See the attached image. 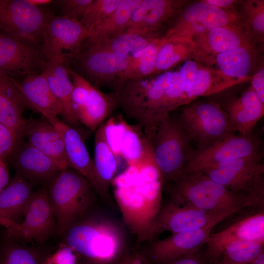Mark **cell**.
Returning <instances> with one entry per match:
<instances>
[{
    "label": "cell",
    "mask_w": 264,
    "mask_h": 264,
    "mask_svg": "<svg viewBox=\"0 0 264 264\" xmlns=\"http://www.w3.org/2000/svg\"><path fill=\"white\" fill-rule=\"evenodd\" d=\"M110 184L125 226L138 244L149 241L162 207L163 178L155 163L128 166Z\"/></svg>",
    "instance_id": "6da1fadb"
},
{
    "label": "cell",
    "mask_w": 264,
    "mask_h": 264,
    "mask_svg": "<svg viewBox=\"0 0 264 264\" xmlns=\"http://www.w3.org/2000/svg\"><path fill=\"white\" fill-rule=\"evenodd\" d=\"M170 200L219 214L232 216L243 208L264 209V204L248 196L234 193L200 171L182 174L166 190Z\"/></svg>",
    "instance_id": "7a4b0ae2"
},
{
    "label": "cell",
    "mask_w": 264,
    "mask_h": 264,
    "mask_svg": "<svg viewBox=\"0 0 264 264\" xmlns=\"http://www.w3.org/2000/svg\"><path fill=\"white\" fill-rule=\"evenodd\" d=\"M65 235V243L96 264L112 263L124 246V234L120 226L103 217L75 222Z\"/></svg>",
    "instance_id": "3957f363"
},
{
    "label": "cell",
    "mask_w": 264,
    "mask_h": 264,
    "mask_svg": "<svg viewBox=\"0 0 264 264\" xmlns=\"http://www.w3.org/2000/svg\"><path fill=\"white\" fill-rule=\"evenodd\" d=\"M151 145L154 163L166 190L181 175L194 151L191 139L176 119L171 114L163 118L154 131L145 134Z\"/></svg>",
    "instance_id": "277c9868"
},
{
    "label": "cell",
    "mask_w": 264,
    "mask_h": 264,
    "mask_svg": "<svg viewBox=\"0 0 264 264\" xmlns=\"http://www.w3.org/2000/svg\"><path fill=\"white\" fill-rule=\"evenodd\" d=\"M47 191L60 236L92 206L97 195L88 180L71 168L60 173L51 181Z\"/></svg>",
    "instance_id": "5b68a950"
},
{
    "label": "cell",
    "mask_w": 264,
    "mask_h": 264,
    "mask_svg": "<svg viewBox=\"0 0 264 264\" xmlns=\"http://www.w3.org/2000/svg\"><path fill=\"white\" fill-rule=\"evenodd\" d=\"M129 58L119 56L86 40L72 53H66V61L76 72L100 89L117 91L125 80Z\"/></svg>",
    "instance_id": "8992f818"
},
{
    "label": "cell",
    "mask_w": 264,
    "mask_h": 264,
    "mask_svg": "<svg viewBox=\"0 0 264 264\" xmlns=\"http://www.w3.org/2000/svg\"><path fill=\"white\" fill-rule=\"evenodd\" d=\"M263 154L242 157L204 168L205 176L229 190L264 204Z\"/></svg>",
    "instance_id": "52a82bcc"
},
{
    "label": "cell",
    "mask_w": 264,
    "mask_h": 264,
    "mask_svg": "<svg viewBox=\"0 0 264 264\" xmlns=\"http://www.w3.org/2000/svg\"><path fill=\"white\" fill-rule=\"evenodd\" d=\"M191 140L202 150L235 132L223 108L213 102L185 105L176 119Z\"/></svg>",
    "instance_id": "ba28073f"
},
{
    "label": "cell",
    "mask_w": 264,
    "mask_h": 264,
    "mask_svg": "<svg viewBox=\"0 0 264 264\" xmlns=\"http://www.w3.org/2000/svg\"><path fill=\"white\" fill-rule=\"evenodd\" d=\"M65 65L73 84L71 103L74 114L80 122L94 131L117 108L114 92L106 93Z\"/></svg>",
    "instance_id": "9c48e42d"
},
{
    "label": "cell",
    "mask_w": 264,
    "mask_h": 264,
    "mask_svg": "<svg viewBox=\"0 0 264 264\" xmlns=\"http://www.w3.org/2000/svg\"><path fill=\"white\" fill-rule=\"evenodd\" d=\"M163 37L167 41L190 39L195 34L216 27L243 25L240 13L234 9H222L203 0L186 6L178 14Z\"/></svg>",
    "instance_id": "30bf717a"
},
{
    "label": "cell",
    "mask_w": 264,
    "mask_h": 264,
    "mask_svg": "<svg viewBox=\"0 0 264 264\" xmlns=\"http://www.w3.org/2000/svg\"><path fill=\"white\" fill-rule=\"evenodd\" d=\"M52 16L27 0H0V29L37 44L41 45L45 25Z\"/></svg>",
    "instance_id": "8fae6325"
},
{
    "label": "cell",
    "mask_w": 264,
    "mask_h": 264,
    "mask_svg": "<svg viewBox=\"0 0 264 264\" xmlns=\"http://www.w3.org/2000/svg\"><path fill=\"white\" fill-rule=\"evenodd\" d=\"M55 220L47 188L44 184L40 189L32 193L22 221L9 223L3 227L9 241L43 242L56 228Z\"/></svg>",
    "instance_id": "7c38bea8"
},
{
    "label": "cell",
    "mask_w": 264,
    "mask_h": 264,
    "mask_svg": "<svg viewBox=\"0 0 264 264\" xmlns=\"http://www.w3.org/2000/svg\"><path fill=\"white\" fill-rule=\"evenodd\" d=\"M260 145L253 134L248 136L231 134L206 148L195 150L182 174L200 171L230 160L263 154Z\"/></svg>",
    "instance_id": "4fadbf2b"
},
{
    "label": "cell",
    "mask_w": 264,
    "mask_h": 264,
    "mask_svg": "<svg viewBox=\"0 0 264 264\" xmlns=\"http://www.w3.org/2000/svg\"><path fill=\"white\" fill-rule=\"evenodd\" d=\"M230 216L201 210L170 200L162 206L152 227L149 241L162 232L176 233L218 224Z\"/></svg>",
    "instance_id": "5bb4252c"
},
{
    "label": "cell",
    "mask_w": 264,
    "mask_h": 264,
    "mask_svg": "<svg viewBox=\"0 0 264 264\" xmlns=\"http://www.w3.org/2000/svg\"><path fill=\"white\" fill-rule=\"evenodd\" d=\"M191 58L207 66L216 56L239 47L253 45V40L243 25L216 27L198 32L191 38Z\"/></svg>",
    "instance_id": "9a60e30c"
},
{
    "label": "cell",
    "mask_w": 264,
    "mask_h": 264,
    "mask_svg": "<svg viewBox=\"0 0 264 264\" xmlns=\"http://www.w3.org/2000/svg\"><path fill=\"white\" fill-rule=\"evenodd\" d=\"M45 118L55 128L63 139L69 168L83 175L91 185L97 195L104 201L112 205V200L104 191L94 161L80 132L77 129L60 120L58 116H48Z\"/></svg>",
    "instance_id": "2e32d148"
},
{
    "label": "cell",
    "mask_w": 264,
    "mask_h": 264,
    "mask_svg": "<svg viewBox=\"0 0 264 264\" xmlns=\"http://www.w3.org/2000/svg\"><path fill=\"white\" fill-rule=\"evenodd\" d=\"M89 32L79 21L52 16L48 21L41 44L46 59L65 60L64 51L72 53L88 38Z\"/></svg>",
    "instance_id": "e0dca14e"
},
{
    "label": "cell",
    "mask_w": 264,
    "mask_h": 264,
    "mask_svg": "<svg viewBox=\"0 0 264 264\" xmlns=\"http://www.w3.org/2000/svg\"><path fill=\"white\" fill-rule=\"evenodd\" d=\"M46 59L41 45L0 33V72L27 76L42 72Z\"/></svg>",
    "instance_id": "ac0fdd59"
},
{
    "label": "cell",
    "mask_w": 264,
    "mask_h": 264,
    "mask_svg": "<svg viewBox=\"0 0 264 264\" xmlns=\"http://www.w3.org/2000/svg\"><path fill=\"white\" fill-rule=\"evenodd\" d=\"M213 224L197 229L172 234L161 240H154L146 255L154 264H166L173 260L198 252L206 244Z\"/></svg>",
    "instance_id": "d6986e66"
},
{
    "label": "cell",
    "mask_w": 264,
    "mask_h": 264,
    "mask_svg": "<svg viewBox=\"0 0 264 264\" xmlns=\"http://www.w3.org/2000/svg\"><path fill=\"white\" fill-rule=\"evenodd\" d=\"M8 158L16 172L31 185L51 181L60 173L66 170L27 141H23L15 147Z\"/></svg>",
    "instance_id": "ffe728a7"
},
{
    "label": "cell",
    "mask_w": 264,
    "mask_h": 264,
    "mask_svg": "<svg viewBox=\"0 0 264 264\" xmlns=\"http://www.w3.org/2000/svg\"><path fill=\"white\" fill-rule=\"evenodd\" d=\"M110 147L128 166L154 162L151 145L141 127L128 124L120 116L112 131Z\"/></svg>",
    "instance_id": "44dd1931"
},
{
    "label": "cell",
    "mask_w": 264,
    "mask_h": 264,
    "mask_svg": "<svg viewBox=\"0 0 264 264\" xmlns=\"http://www.w3.org/2000/svg\"><path fill=\"white\" fill-rule=\"evenodd\" d=\"M185 3L179 0H142L126 30L158 34L164 23L181 12Z\"/></svg>",
    "instance_id": "7402d4cb"
},
{
    "label": "cell",
    "mask_w": 264,
    "mask_h": 264,
    "mask_svg": "<svg viewBox=\"0 0 264 264\" xmlns=\"http://www.w3.org/2000/svg\"><path fill=\"white\" fill-rule=\"evenodd\" d=\"M264 243V210L254 213L220 232L210 233L207 242L209 259H214L227 243L234 241Z\"/></svg>",
    "instance_id": "603a6c76"
},
{
    "label": "cell",
    "mask_w": 264,
    "mask_h": 264,
    "mask_svg": "<svg viewBox=\"0 0 264 264\" xmlns=\"http://www.w3.org/2000/svg\"><path fill=\"white\" fill-rule=\"evenodd\" d=\"M11 79L26 107L40 113L44 118L62 115L61 105L41 73L28 75L21 83L12 77Z\"/></svg>",
    "instance_id": "cb8c5ba5"
},
{
    "label": "cell",
    "mask_w": 264,
    "mask_h": 264,
    "mask_svg": "<svg viewBox=\"0 0 264 264\" xmlns=\"http://www.w3.org/2000/svg\"><path fill=\"white\" fill-rule=\"evenodd\" d=\"M233 131L248 136L264 114L262 104L250 86L239 97L232 99L223 108Z\"/></svg>",
    "instance_id": "d4e9b609"
},
{
    "label": "cell",
    "mask_w": 264,
    "mask_h": 264,
    "mask_svg": "<svg viewBox=\"0 0 264 264\" xmlns=\"http://www.w3.org/2000/svg\"><path fill=\"white\" fill-rule=\"evenodd\" d=\"M65 61L53 58L46 59L41 73L46 78L51 91L61 105L62 116L65 123L77 129L80 122L76 118L72 107L73 84Z\"/></svg>",
    "instance_id": "484cf974"
},
{
    "label": "cell",
    "mask_w": 264,
    "mask_h": 264,
    "mask_svg": "<svg viewBox=\"0 0 264 264\" xmlns=\"http://www.w3.org/2000/svg\"><path fill=\"white\" fill-rule=\"evenodd\" d=\"M32 193L31 184L16 172L0 194V226L21 222Z\"/></svg>",
    "instance_id": "4316f807"
},
{
    "label": "cell",
    "mask_w": 264,
    "mask_h": 264,
    "mask_svg": "<svg viewBox=\"0 0 264 264\" xmlns=\"http://www.w3.org/2000/svg\"><path fill=\"white\" fill-rule=\"evenodd\" d=\"M24 137L27 141L47 156L69 169L63 139L47 120L27 119Z\"/></svg>",
    "instance_id": "83f0119b"
},
{
    "label": "cell",
    "mask_w": 264,
    "mask_h": 264,
    "mask_svg": "<svg viewBox=\"0 0 264 264\" xmlns=\"http://www.w3.org/2000/svg\"><path fill=\"white\" fill-rule=\"evenodd\" d=\"M254 59L253 45L239 47L217 55L208 64L228 79L242 83L251 80L249 75Z\"/></svg>",
    "instance_id": "f1b7e54d"
},
{
    "label": "cell",
    "mask_w": 264,
    "mask_h": 264,
    "mask_svg": "<svg viewBox=\"0 0 264 264\" xmlns=\"http://www.w3.org/2000/svg\"><path fill=\"white\" fill-rule=\"evenodd\" d=\"M23 106H25L23 100L14 84L0 90V123L14 134V147L22 142L24 137L27 119L23 115Z\"/></svg>",
    "instance_id": "f546056e"
},
{
    "label": "cell",
    "mask_w": 264,
    "mask_h": 264,
    "mask_svg": "<svg viewBox=\"0 0 264 264\" xmlns=\"http://www.w3.org/2000/svg\"><path fill=\"white\" fill-rule=\"evenodd\" d=\"M142 0H121L112 13L92 30L87 41L99 43L125 31L132 16Z\"/></svg>",
    "instance_id": "4dcf8cb0"
},
{
    "label": "cell",
    "mask_w": 264,
    "mask_h": 264,
    "mask_svg": "<svg viewBox=\"0 0 264 264\" xmlns=\"http://www.w3.org/2000/svg\"><path fill=\"white\" fill-rule=\"evenodd\" d=\"M239 83V82L227 78L214 67L198 63L194 81L186 94L185 105L198 97L220 92Z\"/></svg>",
    "instance_id": "1f68e13d"
},
{
    "label": "cell",
    "mask_w": 264,
    "mask_h": 264,
    "mask_svg": "<svg viewBox=\"0 0 264 264\" xmlns=\"http://www.w3.org/2000/svg\"><path fill=\"white\" fill-rule=\"evenodd\" d=\"M117 158L105 139L102 124L95 135L93 161L104 191L110 198L109 187L117 171Z\"/></svg>",
    "instance_id": "d6a6232c"
},
{
    "label": "cell",
    "mask_w": 264,
    "mask_h": 264,
    "mask_svg": "<svg viewBox=\"0 0 264 264\" xmlns=\"http://www.w3.org/2000/svg\"><path fill=\"white\" fill-rule=\"evenodd\" d=\"M158 37V34L125 30L105 41L94 44L119 56L129 58Z\"/></svg>",
    "instance_id": "836d02e7"
},
{
    "label": "cell",
    "mask_w": 264,
    "mask_h": 264,
    "mask_svg": "<svg viewBox=\"0 0 264 264\" xmlns=\"http://www.w3.org/2000/svg\"><path fill=\"white\" fill-rule=\"evenodd\" d=\"M166 41L163 36L159 37L131 57L125 72V80L146 78L153 75L158 52Z\"/></svg>",
    "instance_id": "e575fe53"
},
{
    "label": "cell",
    "mask_w": 264,
    "mask_h": 264,
    "mask_svg": "<svg viewBox=\"0 0 264 264\" xmlns=\"http://www.w3.org/2000/svg\"><path fill=\"white\" fill-rule=\"evenodd\" d=\"M193 49L190 39L166 40L158 52L154 74L167 71L180 62L191 57Z\"/></svg>",
    "instance_id": "d590c367"
},
{
    "label": "cell",
    "mask_w": 264,
    "mask_h": 264,
    "mask_svg": "<svg viewBox=\"0 0 264 264\" xmlns=\"http://www.w3.org/2000/svg\"><path fill=\"white\" fill-rule=\"evenodd\" d=\"M264 243L237 240L225 244L213 259L237 264H250L263 251Z\"/></svg>",
    "instance_id": "8d00e7d4"
},
{
    "label": "cell",
    "mask_w": 264,
    "mask_h": 264,
    "mask_svg": "<svg viewBox=\"0 0 264 264\" xmlns=\"http://www.w3.org/2000/svg\"><path fill=\"white\" fill-rule=\"evenodd\" d=\"M243 26L253 40L263 42L264 37V0H247L242 2L239 12Z\"/></svg>",
    "instance_id": "74e56055"
},
{
    "label": "cell",
    "mask_w": 264,
    "mask_h": 264,
    "mask_svg": "<svg viewBox=\"0 0 264 264\" xmlns=\"http://www.w3.org/2000/svg\"><path fill=\"white\" fill-rule=\"evenodd\" d=\"M121 0H93L80 20L89 32L105 20Z\"/></svg>",
    "instance_id": "f35d334b"
},
{
    "label": "cell",
    "mask_w": 264,
    "mask_h": 264,
    "mask_svg": "<svg viewBox=\"0 0 264 264\" xmlns=\"http://www.w3.org/2000/svg\"><path fill=\"white\" fill-rule=\"evenodd\" d=\"M0 264H38L34 254L27 249L14 244L3 250Z\"/></svg>",
    "instance_id": "ab89813d"
},
{
    "label": "cell",
    "mask_w": 264,
    "mask_h": 264,
    "mask_svg": "<svg viewBox=\"0 0 264 264\" xmlns=\"http://www.w3.org/2000/svg\"><path fill=\"white\" fill-rule=\"evenodd\" d=\"M93 0H63L57 1L62 8V16L80 21Z\"/></svg>",
    "instance_id": "60d3db41"
},
{
    "label": "cell",
    "mask_w": 264,
    "mask_h": 264,
    "mask_svg": "<svg viewBox=\"0 0 264 264\" xmlns=\"http://www.w3.org/2000/svg\"><path fill=\"white\" fill-rule=\"evenodd\" d=\"M76 253L66 243L62 244L57 251L47 258L44 264H76Z\"/></svg>",
    "instance_id": "b9f144b4"
},
{
    "label": "cell",
    "mask_w": 264,
    "mask_h": 264,
    "mask_svg": "<svg viewBox=\"0 0 264 264\" xmlns=\"http://www.w3.org/2000/svg\"><path fill=\"white\" fill-rule=\"evenodd\" d=\"M15 145V138L6 126L0 123V159L8 158Z\"/></svg>",
    "instance_id": "7bdbcfd3"
},
{
    "label": "cell",
    "mask_w": 264,
    "mask_h": 264,
    "mask_svg": "<svg viewBox=\"0 0 264 264\" xmlns=\"http://www.w3.org/2000/svg\"><path fill=\"white\" fill-rule=\"evenodd\" d=\"M198 64L194 60L188 59L184 62L179 72L182 79L185 94L189 91L194 81Z\"/></svg>",
    "instance_id": "ee69618b"
},
{
    "label": "cell",
    "mask_w": 264,
    "mask_h": 264,
    "mask_svg": "<svg viewBox=\"0 0 264 264\" xmlns=\"http://www.w3.org/2000/svg\"><path fill=\"white\" fill-rule=\"evenodd\" d=\"M253 90L262 104H264V67L258 70L251 79Z\"/></svg>",
    "instance_id": "f6af8a7d"
},
{
    "label": "cell",
    "mask_w": 264,
    "mask_h": 264,
    "mask_svg": "<svg viewBox=\"0 0 264 264\" xmlns=\"http://www.w3.org/2000/svg\"><path fill=\"white\" fill-rule=\"evenodd\" d=\"M116 264H154L145 254L135 252L125 256Z\"/></svg>",
    "instance_id": "bcb514c9"
},
{
    "label": "cell",
    "mask_w": 264,
    "mask_h": 264,
    "mask_svg": "<svg viewBox=\"0 0 264 264\" xmlns=\"http://www.w3.org/2000/svg\"><path fill=\"white\" fill-rule=\"evenodd\" d=\"M166 264H205L198 252L183 256Z\"/></svg>",
    "instance_id": "7dc6e473"
},
{
    "label": "cell",
    "mask_w": 264,
    "mask_h": 264,
    "mask_svg": "<svg viewBox=\"0 0 264 264\" xmlns=\"http://www.w3.org/2000/svg\"><path fill=\"white\" fill-rule=\"evenodd\" d=\"M205 2L222 9H234L235 5L238 2L236 0H204Z\"/></svg>",
    "instance_id": "c3c4849f"
},
{
    "label": "cell",
    "mask_w": 264,
    "mask_h": 264,
    "mask_svg": "<svg viewBox=\"0 0 264 264\" xmlns=\"http://www.w3.org/2000/svg\"><path fill=\"white\" fill-rule=\"evenodd\" d=\"M10 181L8 171L5 162L0 159V188L3 190Z\"/></svg>",
    "instance_id": "681fc988"
},
{
    "label": "cell",
    "mask_w": 264,
    "mask_h": 264,
    "mask_svg": "<svg viewBox=\"0 0 264 264\" xmlns=\"http://www.w3.org/2000/svg\"><path fill=\"white\" fill-rule=\"evenodd\" d=\"M13 85L11 77L0 72V90L9 88Z\"/></svg>",
    "instance_id": "f907efd6"
},
{
    "label": "cell",
    "mask_w": 264,
    "mask_h": 264,
    "mask_svg": "<svg viewBox=\"0 0 264 264\" xmlns=\"http://www.w3.org/2000/svg\"><path fill=\"white\" fill-rule=\"evenodd\" d=\"M27 1L31 4L38 7L48 5L53 2L51 0H27Z\"/></svg>",
    "instance_id": "816d5d0a"
},
{
    "label": "cell",
    "mask_w": 264,
    "mask_h": 264,
    "mask_svg": "<svg viewBox=\"0 0 264 264\" xmlns=\"http://www.w3.org/2000/svg\"><path fill=\"white\" fill-rule=\"evenodd\" d=\"M250 264H264V251H263Z\"/></svg>",
    "instance_id": "f5cc1de1"
},
{
    "label": "cell",
    "mask_w": 264,
    "mask_h": 264,
    "mask_svg": "<svg viewBox=\"0 0 264 264\" xmlns=\"http://www.w3.org/2000/svg\"><path fill=\"white\" fill-rule=\"evenodd\" d=\"M211 264H237L228 262L222 260H209Z\"/></svg>",
    "instance_id": "db71d44e"
}]
</instances>
